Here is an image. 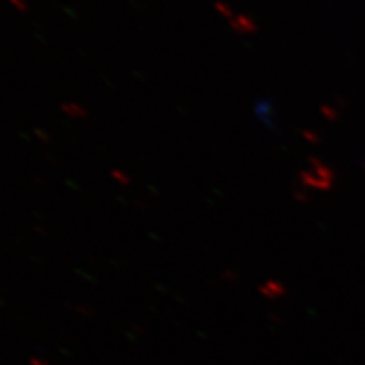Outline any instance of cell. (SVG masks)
Listing matches in <instances>:
<instances>
[]
</instances>
